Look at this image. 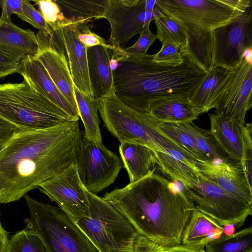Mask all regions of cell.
<instances>
[{
    "mask_svg": "<svg viewBox=\"0 0 252 252\" xmlns=\"http://www.w3.org/2000/svg\"><path fill=\"white\" fill-rule=\"evenodd\" d=\"M118 61L112 71L116 96L133 110L148 114L154 102L170 98H189L207 72L187 54L177 66L155 62L153 55L111 50Z\"/></svg>",
    "mask_w": 252,
    "mask_h": 252,
    "instance_id": "obj_3",
    "label": "cell"
},
{
    "mask_svg": "<svg viewBox=\"0 0 252 252\" xmlns=\"http://www.w3.org/2000/svg\"><path fill=\"white\" fill-rule=\"evenodd\" d=\"M252 50L247 51L232 70L225 86L214 101L215 113L240 125L246 124V115L252 106Z\"/></svg>",
    "mask_w": 252,
    "mask_h": 252,
    "instance_id": "obj_13",
    "label": "cell"
},
{
    "mask_svg": "<svg viewBox=\"0 0 252 252\" xmlns=\"http://www.w3.org/2000/svg\"><path fill=\"white\" fill-rule=\"evenodd\" d=\"M9 238L8 232L2 226L0 219V252H5Z\"/></svg>",
    "mask_w": 252,
    "mask_h": 252,
    "instance_id": "obj_45",
    "label": "cell"
},
{
    "mask_svg": "<svg viewBox=\"0 0 252 252\" xmlns=\"http://www.w3.org/2000/svg\"><path fill=\"white\" fill-rule=\"evenodd\" d=\"M149 114L158 123H192L201 114L200 110L187 98L160 99L150 106Z\"/></svg>",
    "mask_w": 252,
    "mask_h": 252,
    "instance_id": "obj_24",
    "label": "cell"
},
{
    "mask_svg": "<svg viewBox=\"0 0 252 252\" xmlns=\"http://www.w3.org/2000/svg\"><path fill=\"white\" fill-rule=\"evenodd\" d=\"M38 189L55 202L69 218L81 219L89 216L88 191L79 178L74 163L40 184Z\"/></svg>",
    "mask_w": 252,
    "mask_h": 252,
    "instance_id": "obj_14",
    "label": "cell"
},
{
    "mask_svg": "<svg viewBox=\"0 0 252 252\" xmlns=\"http://www.w3.org/2000/svg\"><path fill=\"white\" fill-rule=\"evenodd\" d=\"M187 54L178 46L165 42L162 43L160 50L153 55V60L157 63L177 66L184 63Z\"/></svg>",
    "mask_w": 252,
    "mask_h": 252,
    "instance_id": "obj_36",
    "label": "cell"
},
{
    "mask_svg": "<svg viewBox=\"0 0 252 252\" xmlns=\"http://www.w3.org/2000/svg\"><path fill=\"white\" fill-rule=\"evenodd\" d=\"M158 124L164 134L187 150L197 159H210L199 150L192 137L183 128L181 124L158 122Z\"/></svg>",
    "mask_w": 252,
    "mask_h": 252,
    "instance_id": "obj_33",
    "label": "cell"
},
{
    "mask_svg": "<svg viewBox=\"0 0 252 252\" xmlns=\"http://www.w3.org/2000/svg\"><path fill=\"white\" fill-rule=\"evenodd\" d=\"M0 117L18 128L42 129L77 121L34 89L20 83L0 84Z\"/></svg>",
    "mask_w": 252,
    "mask_h": 252,
    "instance_id": "obj_5",
    "label": "cell"
},
{
    "mask_svg": "<svg viewBox=\"0 0 252 252\" xmlns=\"http://www.w3.org/2000/svg\"><path fill=\"white\" fill-rule=\"evenodd\" d=\"M156 5L182 26L187 53L206 72L212 64L213 30L244 12L220 0H156Z\"/></svg>",
    "mask_w": 252,
    "mask_h": 252,
    "instance_id": "obj_4",
    "label": "cell"
},
{
    "mask_svg": "<svg viewBox=\"0 0 252 252\" xmlns=\"http://www.w3.org/2000/svg\"><path fill=\"white\" fill-rule=\"evenodd\" d=\"M181 125L192 137L199 150L209 159L220 158L228 159L218 148L209 134V130L202 129L193 123H182Z\"/></svg>",
    "mask_w": 252,
    "mask_h": 252,
    "instance_id": "obj_31",
    "label": "cell"
},
{
    "mask_svg": "<svg viewBox=\"0 0 252 252\" xmlns=\"http://www.w3.org/2000/svg\"><path fill=\"white\" fill-rule=\"evenodd\" d=\"M196 165L206 178L225 190L252 203V189L246 182L240 162L216 158L197 159Z\"/></svg>",
    "mask_w": 252,
    "mask_h": 252,
    "instance_id": "obj_16",
    "label": "cell"
},
{
    "mask_svg": "<svg viewBox=\"0 0 252 252\" xmlns=\"http://www.w3.org/2000/svg\"><path fill=\"white\" fill-rule=\"evenodd\" d=\"M1 146H0V149H1Z\"/></svg>",
    "mask_w": 252,
    "mask_h": 252,
    "instance_id": "obj_48",
    "label": "cell"
},
{
    "mask_svg": "<svg viewBox=\"0 0 252 252\" xmlns=\"http://www.w3.org/2000/svg\"><path fill=\"white\" fill-rule=\"evenodd\" d=\"M209 134L218 148L230 160L240 162L243 154L241 126L215 113L209 114Z\"/></svg>",
    "mask_w": 252,
    "mask_h": 252,
    "instance_id": "obj_21",
    "label": "cell"
},
{
    "mask_svg": "<svg viewBox=\"0 0 252 252\" xmlns=\"http://www.w3.org/2000/svg\"><path fill=\"white\" fill-rule=\"evenodd\" d=\"M5 252H46L40 238L27 226L9 238Z\"/></svg>",
    "mask_w": 252,
    "mask_h": 252,
    "instance_id": "obj_32",
    "label": "cell"
},
{
    "mask_svg": "<svg viewBox=\"0 0 252 252\" xmlns=\"http://www.w3.org/2000/svg\"><path fill=\"white\" fill-rule=\"evenodd\" d=\"M74 92L79 116L85 128V135L92 140L102 142L97 100L93 96L80 91L74 84Z\"/></svg>",
    "mask_w": 252,
    "mask_h": 252,
    "instance_id": "obj_28",
    "label": "cell"
},
{
    "mask_svg": "<svg viewBox=\"0 0 252 252\" xmlns=\"http://www.w3.org/2000/svg\"><path fill=\"white\" fill-rule=\"evenodd\" d=\"M74 163L87 190L95 194L113 184L122 168L115 153L102 142L89 139L84 132Z\"/></svg>",
    "mask_w": 252,
    "mask_h": 252,
    "instance_id": "obj_10",
    "label": "cell"
},
{
    "mask_svg": "<svg viewBox=\"0 0 252 252\" xmlns=\"http://www.w3.org/2000/svg\"><path fill=\"white\" fill-rule=\"evenodd\" d=\"M82 133L78 121L15 132L0 150V203L20 200L74 163Z\"/></svg>",
    "mask_w": 252,
    "mask_h": 252,
    "instance_id": "obj_1",
    "label": "cell"
},
{
    "mask_svg": "<svg viewBox=\"0 0 252 252\" xmlns=\"http://www.w3.org/2000/svg\"><path fill=\"white\" fill-rule=\"evenodd\" d=\"M252 5L212 33L211 68L235 69L252 47Z\"/></svg>",
    "mask_w": 252,
    "mask_h": 252,
    "instance_id": "obj_11",
    "label": "cell"
},
{
    "mask_svg": "<svg viewBox=\"0 0 252 252\" xmlns=\"http://www.w3.org/2000/svg\"><path fill=\"white\" fill-rule=\"evenodd\" d=\"M220 1L242 12L252 5V0H220Z\"/></svg>",
    "mask_w": 252,
    "mask_h": 252,
    "instance_id": "obj_44",
    "label": "cell"
},
{
    "mask_svg": "<svg viewBox=\"0 0 252 252\" xmlns=\"http://www.w3.org/2000/svg\"><path fill=\"white\" fill-rule=\"evenodd\" d=\"M205 247L206 252H252V226L223 234Z\"/></svg>",
    "mask_w": 252,
    "mask_h": 252,
    "instance_id": "obj_30",
    "label": "cell"
},
{
    "mask_svg": "<svg viewBox=\"0 0 252 252\" xmlns=\"http://www.w3.org/2000/svg\"><path fill=\"white\" fill-rule=\"evenodd\" d=\"M22 2L23 0H0V7L1 8L0 20L11 21V16L15 14L22 20L27 22Z\"/></svg>",
    "mask_w": 252,
    "mask_h": 252,
    "instance_id": "obj_41",
    "label": "cell"
},
{
    "mask_svg": "<svg viewBox=\"0 0 252 252\" xmlns=\"http://www.w3.org/2000/svg\"><path fill=\"white\" fill-rule=\"evenodd\" d=\"M24 198L30 213L28 226L40 238L46 252H98L59 207L27 194Z\"/></svg>",
    "mask_w": 252,
    "mask_h": 252,
    "instance_id": "obj_8",
    "label": "cell"
},
{
    "mask_svg": "<svg viewBox=\"0 0 252 252\" xmlns=\"http://www.w3.org/2000/svg\"><path fill=\"white\" fill-rule=\"evenodd\" d=\"M34 58L43 65L57 87L78 112L74 83L64 57L55 50L46 47L39 49Z\"/></svg>",
    "mask_w": 252,
    "mask_h": 252,
    "instance_id": "obj_23",
    "label": "cell"
},
{
    "mask_svg": "<svg viewBox=\"0 0 252 252\" xmlns=\"http://www.w3.org/2000/svg\"><path fill=\"white\" fill-rule=\"evenodd\" d=\"M87 56L88 74L93 96L97 100L114 93L109 49L103 46L87 48Z\"/></svg>",
    "mask_w": 252,
    "mask_h": 252,
    "instance_id": "obj_19",
    "label": "cell"
},
{
    "mask_svg": "<svg viewBox=\"0 0 252 252\" xmlns=\"http://www.w3.org/2000/svg\"><path fill=\"white\" fill-rule=\"evenodd\" d=\"M156 0H146L145 9L146 10L153 11L156 6Z\"/></svg>",
    "mask_w": 252,
    "mask_h": 252,
    "instance_id": "obj_46",
    "label": "cell"
},
{
    "mask_svg": "<svg viewBox=\"0 0 252 252\" xmlns=\"http://www.w3.org/2000/svg\"><path fill=\"white\" fill-rule=\"evenodd\" d=\"M165 151H154L158 169L172 181L181 182L187 189L197 186L202 175L196 165L197 159L188 152L174 149H167Z\"/></svg>",
    "mask_w": 252,
    "mask_h": 252,
    "instance_id": "obj_17",
    "label": "cell"
},
{
    "mask_svg": "<svg viewBox=\"0 0 252 252\" xmlns=\"http://www.w3.org/2000/svg\"><path fill=\"white\" fill-rule=\"evenodd\" d=\"M223 234L222 226L195 209L183 231L181 245L193 249L203 250L208 244Z\"/></svg>",
    "mask_w": 252,
    "mask_h": 252,
    "instance_id": "obj_22",
    "label": "cell"
},
{
    "mask_svg": "<svg viewBox=\"0 0 252 252\" xmlns=\"http://www.w3.org/2000/svg\"><path fill=\"white\" fill-rule=\"evenodd\" d=\"M39 50L50 47L65 59L74 84L81 92L93 95L89 80L87 48L78 38L77 25H67L48 34L39 31L36 34Z\"/></svg>",
    "mask_w": 252,
    "mask_h": 252,
    "instance_id": "obj_12",
    "label": "cell"
},
{
    "mask_svg": "<svg viewBox=\"0 0 252 252\" xmlns=\"http://www.w3.org/2000/svg\"><path fill=\"white\" fill-rule=\"evenodd\" d=\"M22 3L27 22L39 31L48 34L50 33L51 29L44 20L40 12L37 10L29 0H23Z\"/></svg>",
    "mask_w": 252,
    "mask_h": 252,
    "instance_id": "obj_40",
    "label": "cell"
},
{
    "mask_svg": "<svg viewBox=\"0 0 252 252\" xmlns=\"http://www.w3.org/2000/svg\"><path fill=\"white\" fill-rule=\"evenodd\" d=\"M89 215L71 218L98 252H134L139 235L129 221L103 197L88 192Z\"/></svg>",
    "mask_w": 252,
    "mask_h": 252,
    "instance_id": "obj_7",
    "label": "cell"
},
{
    "mask_svg": "<svg viewBox=\"0 0 252 252\" xmlns=\"http://www.w3.org/2000/svg\"><path fill=\"white\" fill-rule=\"evenodd\" d=\"M0 51L21 61L35 57L39 46L35 32L23 29L11 21L0 20Z\"/></svg>",
    "mask_w": 252,
    "mask_h": 252,
    "instance_id": "obj_20",
    "label": "cell"
},
{
    "mask_svg": "<svg viewBox=\"0 0 252 252\" xmlns=\"http://www.w3.org/2000/svg\"><path fill=\"white\" fill-rule=\"evenodd\" d=\"M146 0H109L104 18L109 22L110 45L123 49L128 41L154 20L153 11L146 10Z\"/></svg>",
    "mask_w": 252,
    "mask_h": 252,
    "instance_id": "obj_15",
    "label": "cell"
},
{
    "mask_svg": "<svg viewBox=\"0 0 252 252\" xmlns=\"http://www.w3.org/2000/svg\"><path fill=\"white\" fill-rule=\"evenodd\" d=\"M20 129L0 117V146L5 144Z\"/></svg>",
    "mask_w": 252,
    "mask_h": 252,
    "instance_id": "obj_43",
    "label": "cell"
},
{
    "mask_svg": "<svg viewBox=\"0 0 252 252\" xmlns=\"http://www.w3.org/2000/svg\"><path fill=\"white\" fill-rule=\"evenodd\" d=\"M33 1L38 5L43 18L52 30L72 25L65 19L55 0H38Z\"/></svg>",
    "mask_w": 252,
    "mask_h": 252,
    "instance_id": "obj_34",
    "label": "cell"
},
{
    "mask_svg": "<svg viewBox=\"0 0 252 252\" xmlns=\"http://www.w3.org/2000/svg\"><path fill=\"white\" fill-rule=\"evenodd\" d=\"M78 38L86 48L95 46H103L109 50H115L117 48L113 47L106 43L104 38L92 32L86 24H78Z\"/></svg>",
    "mask_w": 252,
    "mask_h": 252,
    "instance_id": "obj_38",
    "label": "cell"
},
{
    "mask_svg": "<svg viewBox=\"0 0 252 252\" xmlns=\"http://www.w3.org/2000/svg\"><path fill=\"white\" fill-rule=\"evenodd\" d=\"M233 225H226L223 226V234L230 235L233 233L235 228Z\"/></svg>",
    "mask_w": 252,
    "mask_h": 252,
    "instance_id": "obj_47",
    "label": "cell"
},
{
    "mask_svg": "<svg viewBox=\"0 0 252 252\" xmlns=\"http://www.w3.org/2000/svg\"><path fill=\"white\" fill-rule=\"evenodd\" d=\"M243 154L240 161L246 182L252 189V125L251 123L241 126Z\"/></svg>",
    "mask_w": 252,
    "mask_h": 252,
    "instance_id": "obj_35",
    "label": "cell"
},
{
    "mask_svg": "<svg viewBox=\"0 0 252 252\" xmlns=\"http://www.w3.org/2000/svg\"><path fill=\"white\" fill-rule=\"evenodd\" d=\"M151 173L103 197L131 223L138 235L162 246L181 244L183 231L195 209L185 186Z\"/></svg>",
    "mask_w": 252,
    "mask_h": 252,
    "instance_id": "obj_2",
    "label": "cell"
},
{
    "mask_svg": "<svg viewBox=\"0 0 252 252\" xmlns=\"http://www.w3.org/2000/svg\"><path fill=\"white\" fill-rule=\"evenodd\" d=\"M119 151L130 183L141 179L156 167L154 151L148 146L124 142L120 143Z\"/></svg>",
    "mask_w": 252,
    "mask_h": 252,
    "instance_id": "obj_25",
    "label": "cell"
},
{
    "mask_svg": "<svg viewBox=\"0 0 252 252\" xmlns=\"http://www.w3.org/2000/svg\"><path fill=\"white\" fill-rule=\"evenodd\" d=\"M153 16L158 39L161 43H173L187 53V35L182 26L156 5L153 11Z\"/></svg>",
    "mask_w": 252,
    "mask_h": 252,
    "instance_id": "obj_29",
    "label": "cell"
},
{
    "mask_svg": "<svg viewBox=\"0 0 252 252\" xmlns=\"http://www.w3.org/2000/svg\"><path fill=\"white\" fill-rule=\"evenodd\" d=\"M22 61L0 51V78L20 73Z\"/></svg>",
    "mask_w": 252,
    "mask_h": 252,
    "instance_id": "obj_42",
    "label": "cell"
},
{
    "mask_svg": "<svg viewBox=\"0 0 252 252\" xmlns=\"http://www.w3.org/2000/svg\"><path fill=\"white\" fill-rule=\"evenodd\" d=\"M20 74L34 89L78 121V112L60 91L44 67L36 58L28 57L22 60Z\"/></svg>",
    "mask_w": 252,
    "mask_h": 252,
    "instance_id": "obj_18",
    "label": "cell"
},
{
    "mask_svg": "<svg viewBox=\"0 0 252 252\" xmlns=\"http://www.w3.org/2000/svg\"><path fill=\"white\" fill-rule=\"evenodd\" d=\"M98 110L105 127L121 142L144 145L155 152L167 149L187 150L164 134L149 114L136 111L122 102L114 92L97 100Z\"/></svg>",
    "mask_w": 252,
    "mask_h": 252,
    "instance_id": "obj_6",
    "label": "cell"
},
{
    "mask_svg": "<svg viewBox=\"0 0 252 252\" xmlns=\"http://www.w3.org/2000/svg\"><path fill=\"white\" fill-rule=\"evenodd\" d=\"M231 70L217 67L210 69L189 98L201 114L213 109V104L232 72Z\"/></svg>",
    "mask_w": 252,
    "mask_h": 252,
    "instance_id": "obj_26",
    "label": "cell"
},
{
    "mask_svg": "<svg viewBox=\"0 0 252 252\" xmlns=\"http://www.w3.org/2000/svg\"><path fill=\"white\" fill-rule=\"evenodd\" d=\"M134 252H206L203 250H196L180 244L173 246H162L139 236Z\"/></svg>",
    "mask_w": 252,
    "mask_h": 252,
    "instance_id": "obj_37",
    "label": "cell"
},
{
    "mask_svg": "<svg viewBox=\"0 0 252 252\" xmlns=\"http://www.w3.org/2000/svg\"><path fill=\"white\" fill-rule=\"evenodd\" d=\"M149 27H146L139 33L137 41L133 45L124 48V51L133 54H146L150 46L158 39L157 35L151 32Z\"/></svg>",
    "mask_w": 252,
    "mask_h": 252,
    "instance_id": "obj_39",
    "label": "cell"
},
{
    "mask_svg": "<svg viewBox=\"0 0 252 252\" xmlns=\"http://www.w3.org/2000/svg\"><path fill=\"white\" fill-rule=\"evenodd\" d=\"M185 191L196 210L222 226L233 225L240 228L252 215V203L222 189L202 174L197 186L191 189L185 187Z\"/></svg>",
    "mask_w": 252,
    "mask_h": 252,
    "instance_id": "obj_9",
    "label": "cell"
},
{
    "mask_svg": "<svg viewBox=\"0 0 252 252\" xmlns=\"http://www.w3.org/2000/svg\"><path fill=\"white\" fill-rule=\"evenodd\" d=\"M54 0L65 19L74 25L104 18L109 3V0Z\"/></svg>",
    "mask_w": 252,
    "mask_h": 252,
    "instance_id": "obj_27",
    "label": "cell"
}]
</instances>
